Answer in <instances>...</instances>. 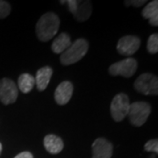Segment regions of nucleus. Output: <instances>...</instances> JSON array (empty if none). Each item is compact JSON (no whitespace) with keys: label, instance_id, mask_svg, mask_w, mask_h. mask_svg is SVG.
I'll use <instances>...</instances> for the list:
<instances>
[{"label":"nucleus","instance_id":"f257e3e1","mask_svg":"<svg viewBox=\"0 0 158 158\" xmlns=\"http://www.w3.org/2000/svg\"><path fill=\"white\" fill-rule=\"evenodd\" d=\"M60 19L56 13L47 12L40 18L36 24V34L42 42H47L53 39L58 32Z\"/></svg>","mask_w":158,"mask_h":158},{"label":"nucleus","instance_id":"f3484780","mask_svg":"<svg viewBox=\"0 0 158 158\" xmlns=\"http://www.w3.org/2000/svg\"><path fill=\"white\" fill-rule=\"evenodd\" d=\"M147 49L150 54H156L158 52V34H153L148 39Z\"/></svg>","mask_w":158,"mask_h":158},{"label":"nucleus","instance_id":"ddd939ff","mask_svg":"<svg viewBox=\"0 0 158 158\" xmlns=\"http://www.w3.org/2000/svg\"><path fill=\"white\" fill-rule=\"evenodd\" d=\"M144 19H148L149 24L153 27L158 26V1L154 0L148 3L141 11Z\"/></svg>","mask_w":158,"mask_h":158},{"label":"nucleus","instance_id":"6ab92c4d","mask_svg":"<svg viewBox=\"0 0 158 158\" xmlns=\"http://www.w3.org/2000/svg\"><path fill=\"white\" fill-rule=\"evenodd\" d=\"M144 148L146 151L148 152H154L156 154L158 153V140L157 139H153L146 142L144 145Z\"/></svg>","mask_w":158,"mask_h":158},{"label":"nucleus","instance_id":"a211bd4d","mask_svg":"<svg viewBox=\"0 0 158 158\" xmlns=\"http://www.w3.org/2000/svg\"><path fill=\"white\" fill-rule=\"evenodd\" d=\"M11 7L6 1L0 0V19H5L11 13Z\"/></svg>","mask_w":158,"mask_h":158},{"label":"nucleus","instance_id":"4468645a","mask_svg":"<svg viewBox=\"0 0 158 158\" xmlns=\"http://www.w3.org/2000/svg\"><path fill=\"white\" fill-rule=\"evenodd\" d=\"M92 12V6L90 1H77L74 18L80 22L87 20Z\"/></svg>","mask_w":158,"mask_h":158},{"label":"nucleus","instance_id":"423d86ee","mask_svg":"<svg viewBox=\"0 0 158 158\" xmlns=\"http://www.w3.org/2000/svg\"><path fill=\"white\" fill-rule=\"evenodd\" d=\"M138 68L137 61L134 58H127L112 64L109 67V73L113 77L121 76L126 78L131 77Z\"/></svg>","mask_w":158,"mask_h":158},{"label":"nucleus","instance_id":"dca6fc26","mask_svg":"<svg viewBox=\"0 0 158 158\" xmlns=\"http://www.w3.org/2000/svg\"><path fill=\"white\" fill-rule=\"evenodd\" d=\"M35 85V79L28 73L21 74L18 79V86L19 89L22 91L23 93H28L33 90Z\"/></svg>","mask_w":158,"mask_h":158},{"label":"nucleus","instance_id":"39448f33","mask_svg":"<svg viewBox=\"0 0 158 158\" xmlns=\"http://www.w3.org/2000/svg\"><path fill=\"white\" fill-rule=\"evenodd\" d=\"M129 106V98L127 95L125 93L117 94L113 98L110 106L111 115L113 119L117 122L123 120L126 116H127Z\"/></svg>","mask_w":158,"mask_h":158},{"label":"nucleus","instance_id":"6e6552de","mask_svg":"<svg viewBox=\"0 0 158 158\" xmlns=\"http://www.w3.org/2000/svg\"><path fill=\"white\" fill-rule=\"evenodd\" d=\"M140 46V38L133 35H127L118 40L117 51L122 56H132L139 49Z\"/></svg>","mask_w":158,"mask_h":158},{"label":"nucleus","instance_id":"5701e85b","mask_svg":"<svg viewBox=\"0 0 158 158\" xmlns=\"http://www.w3.org/2000/svg\"><path fill=\"white\" fill-rule=\"evenodd\" d=\"M1 152H2V144L0 143V154H1Z\"/></svg>","mask_w":158,"mask_h":158},{"label":"nucleus","instance_id":"7ed1b4c3","mask_svg":"<svg viewBox=\"0 0 158 158\" xmlns=\"http://www.w3.org/2000/svg\"><path fill=\"white\" fill-rule=\"evenodd\" d=\"M151 112V107L147 102L137 101L130 104L127 116L130 123L135 127H141L147 121Z\"/></svg>","mask_w":158,"mask_h":158},{"label":"nucleus","instance_id":"2eb2a0df","mask_svg":"<svg viewBox=\"0 0 158 158\" xmlns=\"http://www.w3.org/2000/svg\"><path fill=\"white\" fill-rule=\"evenodd\" d=\"M70 45L71 40L69 35L66 33H62L53 41L51 48L56 54H62L66 49H68Z\"/></svg>","mask_w":158,"mask_h":158},{"label":"nucleus","instance_id":"0eeeda50","mask_svg":"<svg viewBox=\"0 0 158 158\" xmlns=\"http://www.w3.org/2000/svg\"><path fill=\"white\" fill-rule=\"evenodd\" d=\"M18 95L19 89L11 79H0V101L4 105L7 106L16 102Z\"/></svg>","mask_w":158,"mask_h":158},{"label":"nucleus","instance_id":"f03ea898","mask_svg":"<svg viewBox=\"0 0 158 158\" xmlns=\"http://www.w3.org/2000/svg\"><path fill=\"white\" fill-rule=\"evenodd\" d=\"M89 49V43L85 39H77L68 49L64 51L60 56L61 63L64 66H69L79 62L85 56Z\"/></svg>","mask_w":158,"mask_h":158},{"label":"nucleus","instance_id":"20e7f679","mask_svg":"<svg viewBox=\"0 0 158 158\" xmlns=\"http://www.w3.org/2000/svg\"><path fill=\"white\" fill-rule=\"evenodd\" d=\"M134 87L138 92L144 95H157L158 78L151 73L141 74L136 78Z\"/></svg>","mask_w":158,"mask_h":158},{"label":"nucleus","instance_id":"1a4fd4ad","mask_svg":"<svg viewBox=\"0 0 158 158\" xmlns=\"http://www.w3.org/2000/svg\"><path fill=\"white\" fill-rule=\"evenodd\" d=\"M92 158H111L113 156V144L105 138H98L92 144Z\"/></svg>","mask_w":158,"mask_h":158},{"label":"nucleus","instance_id":"9b49d317","mask_svg":"<svg viewBox=\"0 0 158 158\" xmlns=\"http://www.w3.org/2000/svg\"><path fill=\"white\" fill-rule=\"evenodd\" d=\"M53 74V69L49 66H45L38 69L35 77V83L37 89L40 91H43L46 90L48 85L50 82L51 77Z\"/></svg>","mask_w":158,"mask_h":158},{"label":"nucleus","instance_id":"aec40b11","mask_svg":"<svg viewBox=\"0 0 158 158\" xmlns=\"http://www.w3.org/2000/svg\"><path fill=\"white\" fill-rule=\"evenodd\" d=\"M146 0H132V1H125V6H133L135 7H141L144 4H146Z\"/></svg>","mask_w":158,"mask_h":158},{"label":"nucleus","instance_id":"412c9836","mask_svg":"<svg viewBox=\"0 0 158 158\" xmlns=\"http://www.w3.org/2000/svg\"><path fill=\"white\" fill-rule=\"evenodd\" d=\"M66 3H68L69 9V11H71L74 14V12L77 9V0H69V1H66Z\"/></svg>","mask_w":158,"mask_h":158},{"label":"nucleus","instance_id":"f8f14e48","mask_svg":"<svg viewBox=\"0 0 158 158\" xmlns=\"http://www.w3.org/2000/svg\"><path fill=\"white\" fill-rule=\"evenodd\" d=\"M44 147L50 154H59L64 147L63 141L59 136L48 135L44 138Z\"/></svg>","mask_w":158,"mask_h":158},{"label":"nucleus","instance_id":"9d476101","mask_svg":"<svg viewBox=\"0 0 158 158\" xmlns=\"http://www.w3.org/2000/svg\"><path fill=\"white\" fill-rule=\"evenodd\" d=\"M73 94V85L69 81H63L57 86L55 91V100L58 105L68 104Z\"/></svg>","mask_w":158,"mask_h":158},{"label":"nucleus","instance_id":"4be33fe9","mask_svg":"<svg viewBox=\"0 0 158 158\" xmlns=\"http://www.w3.org/2000/svg\"><path fill=\"white\" fill-rule=\"evenodd\" d=\"M14 158H34V156L29 151H24V152L19 153Z\"/></svg>","mask_w":158,"mask_h":158}]
</instances>
